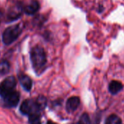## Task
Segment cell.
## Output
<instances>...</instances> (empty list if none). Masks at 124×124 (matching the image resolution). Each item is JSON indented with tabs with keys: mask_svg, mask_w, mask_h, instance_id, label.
I'll use <instances>...</instances> for the list:
<instances>
[{
	"mask_svg": "<svg viewBox=\"0 0 124 124\" xmlns=\"http://www.w3.org/2000/svg\"><path fill=\"white\" fill-rule=\"evenodd\" d=\"M105 124H122V121L118 116L111 115L107 118Z\"/></svg>",
	"mask_w": 124,
	"mask_h": 124,
	"instance_id": "obj_12",
	"label": "cell"
},
{
	"mask_svg": "<svg viewBox=\"0 0 124 124\" xmlns=\"http://www.w3.org/2000/svg\"><path fill=\"white\" fill-rule=\"evenodd\" d=\"M47 124H54V123H53V122H51V121H48V122L47 123Z\"/></svg>",
	"mask_w": 124,
	"mask_h": 124,
	"instance_id": "obj_16",
	"label": "cell"
},
{
	"mask_svg": "<svg viewBox=\"0 0 124 124\" xmlns=\"http://www.w3.org/2000/svg\"><path fill=\"white\" fill-rule=\"evenodd\" d=\"M20 110L23 114L27 115L29 117L34 115H39V111L41 110L39 109L36 100H26L22 103Z\"/></svg>",
	"mask_w": 124,
	"mask_h": 124,
	"instance_id": "obj_3",
	"label": "cell"
},
{
	"mask_svg": "<svg viewBox=\"0 0 124 124\" xmlns=\"http://www.w3.org/2000/svg\"><path fill=\"white\" fill-rule=\"evenodd\" d=\"M79 124H91L90 118L88 114L85 113L80 117V119L79 121Z\"/></svg>",
	"mask_w": 124,
	"mask_h": 124,
	"instance_id": "obj_15",
	"label": "cell"
},
{
	"mask_svg": "<svg viewBox=\"0 0 124 124\" xmlns=\"http://www.w3.org/2000/svg\"><path fill=\"white\" fill-rule=\"evenodd\" d=\"M31 61L34 69L38 70L42 68L47 62L46 54L44 49L39 46L34 47L30 52Z\"/></svg>",
	"mask_w": 124,
	"mask_h": 124,
	"instance_id": "obj_1",
	"label": "cell"
},
{
	"mask_svg": "<svg viewBox=\"0 0 124 124\" xmlns=\"http://www.w3.org/2000/svg\"><path fill=\"white\" fill-rule=\"evenodd\" d=\"M23 29V24L18 23L17 25H11L5 29L2 35L3 42L6 45H9L14 42L20 35Z\"/></svg>",
	"mask_w": 124,
	"mask_h": 124,
	"instance_id": "obj_2",
	"label": "cell"
},
{
	"mask_svg": "<svg viewBox=\"0 0 124 124\" xmlns=\"http://www.w3.org/2000/svg\"><path fill=\"white\" fill-rule=\"evenodd\" d=\"M29 124H41L39 115H34L29 116Z\"/></svg>",
	"mask_w": 124,
	"mask_h": 124,
	"instance_id": "obj_14",
	"label": "cell"
},
{
	"mask_svg": "<svg viewBox=\"0 0 124 124\" xmlns=\"http://www.w3.org/2000/svg\"><path fill=\"white\" fill-rule=\"evenodd\" d=\"M39 3L37 0H33L24 7V12L28 15H34L39 9Z\"/></svg>",
	"mask_w": 124,
	"mask_h": 124,
	"instance_id": "obj_9",
	"label": "cell"
},
{
	"mask_svg": "<svg viewBox=\"0 0 124 124\" xmlns=\"http://www.w3.org/2000/svg\"><path fill=\"white\" fill-rule=\"evenodd\" d=\"M16 86V80L15 77L10 76L6 78L1 84H0V96L4 97L8 94L15 91V88Z\"/></svg>",
	"mask_w": 124,
	"mask_h": 124,
	"instance_id": "obj_4",
	"label": "cell"
},
{
	"mask_svg": "<svg viewBox=\"0 0 124 124\" xmlns=\"http://www.w3.org/2000/svg\"><path fill=\"white\" fill-rule=\"evenodd\" d=\"M0 21H1V14H0Z\"/></svg>",
	"mask_w": 124,
	"mask_h": 124,
	"instance_id": "obj_17",
	"label": "cell"
},
{
	"mask_svg": "<svg viewBox=\"0 0 124 124\" xmlns=\"http://www.w3.org/2000/svg\"><path fill=\"white\" fill-rule=\"evenodd\" d=\"M80 103V99L77 97H70L67 102V110L69 112H73L75 110H76L77 109V108L79 107Z\"/></svg>",
	"mask_w": 124,
	"mask_h": 124,
	"instance_id": "obj_8",
	"label": "cell"
},
{
	"mask_svg": "<svg viewBox=\"0 0 124 124\" xmlns=\"http://www.w3.org/2000/svg\"><path fill=\"white\" fill-rule=\"evenodd\" d=\"M123 89V84L118 81H113L109 85V90L111 94H116Z\"/></svg>",
	"mask_w": 124,
	"mask_h": 124,
	"instance_id": "obj_10",
	"label": "cell"
},
{
	"mask_svg": "<svg viewBox=\"0 0 124 124\" xmlns=\"http://www.w3.org/2000/svg\"><path fill=\"white\" fill-rule=\"evenodd\" d=\"M10 70V64L7 61L3 60L0 62V76L5 75Z\"/></svg>",
	"mask_w": 124,
	"mask_h": 124,
	"instance_id": "obj_11",
	"label": "cell"
},
{
	"mask_svg": "<svg viewBox=\"0 0 124 124\" xmlns=\"http://www.w3.org/2000/svg\"><path fill=\"white\" fill-rule=\"evenodd\" d=\"M36 101H37V105H38V106L41 110L45 108V107L46 105V99L44 97H42V96L39 97L36 100Z\"/></svg>",
	"mask_w": 124,
	"mask_h": 124,
	"instance_id": "obj_13",
	"label": "cell"
},
{
	"mask_svg": "<svg viewBox=\"0 0 124 124\" xmlns=\"http://www.w3.org/2000/svg\"><path fill=\"white\" fill-rule=\"evenodd\" d=\"M19 81L23 86V88L26 91H30L32 87V81L31 79L25 74H20L18 76Z\"/></svg>",
	"mask_w": 124,
	"mask_h": 124,
	"instance_id": "obj_7",
	"label": "cell"
},
{
	"mask_svg": "<svg viewBox=\"0 0 124 124\" xmlns=\"http://www.w3.org/2000/svg\"><path fill=\"white\" fill-rule=\"evenodd\" d=\"M22 7L20 4H15L14 6H12L9 8L7 12V18L10 21H13L18 18L22 15Z\"/></svg>",
	"mask_w": 124,
	"mask_h": 124,
	"instance_id": "obj_6",
	"label": "cell"
},
{
	"mask_svg": "<svg viewBox=\"0 0 124 124\" xmlns=\"http://www.w3.org/2000/svg\"><path fill=\"white\" fill-rule=\"evenodd\" d=\"M19 100H20V94L16 91H13L12 92L8 94L7 95L3 97L4 105L7 108L15 107L18 104Z\"/></svg>",
	"mask_w": 124,
	"mask_h": 124,
	"instance_id": "obj_5",
	"label": "cell"
}]
</instances>
